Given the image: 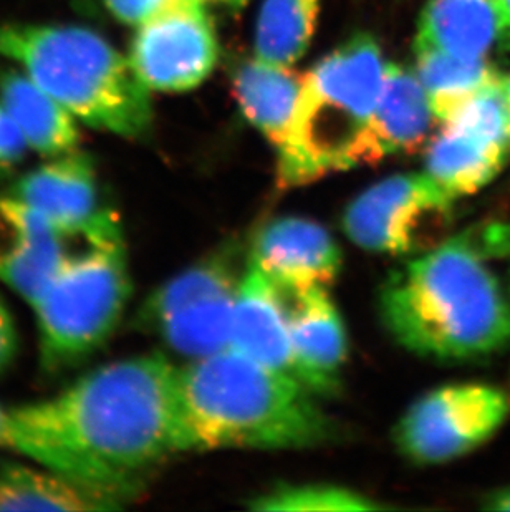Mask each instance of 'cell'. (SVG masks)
Returning <instances> with one entry per match:
<instances>
[{"mask_svg":"<svg viewBox=\"0 0 510 512\" xmlns=\"http://www.w3.org/2000/svg\"><path fill=\"white\" fill-rule=\"evenodd\" d=\"M176 387L178 368L154 353L93 370L35 405L68 474L123 501L178 453Z\"/></svg>","mask_w":510,"mask_h":512,"instance_id":"6da1fadb","label":"cell"},{"mask_svg":"<svg viewBox=\"0 0 510 512\" xmlns=\"http://www.w3.org/2000/svg\"><path fill=\"white\" fill-rule=\"evenodd\" d=\"M310 392L227 347L178 368L176 451L299 450L332 441L337 428Z\"/></svg>","mask_w":510,"mask_h":512,"instance_id":"7a4b0ae2","label":"cell"},{"mask_svg":"<svg viewBox=\"0 0 510 512\" xmlns=\"http://www.w3.org/2000/svg\"><path fill=\"white\" fill-rule=\"evenodd\" d=\"M380 310L390 334L423 357L469 360L510 343V302L467 232L391 274Z\"/></svg>","mask_w":510,"mask_h":512,"instance_id":"3957f363","label":"cell"},{"mask_svg":"<svg viewBox=\"0 0 510 512\" xmlns=\"http://www.w3.org/2000/svg\"><path fill=\"white\" fill-rule=\"evenodd\" d=\"M0 57L95 130L138 138L153 120L150 90L102 35L70 25L0 24Z\"/></svg>","mask_w":510,"mask_h":512,"instance_id":"277c9868","label":"cell"},{"mask_svg":"<svg viewBox=\"0 0 510 512\" xmlns=\"http://www.w3.org/2000/svg\"><path fill=\"white\" fill-rule=\"evenodd\" d=\"M68 249L57 274L35 300L40 367L58 373L102 347L120 324L130 297V271L120 221L98 211Z\"/></svg>","mask_w":510,"mask_h":512,"instance_id":"5b68a950","label":"cell"},{"mask_svg":"<svg viewBox=\"0 0 510 512\" xmlns=\"http://www.w3.org/2000/svg\"><path fill=\"white\" fill-rule=\"evenodd\" d=\"M385 70L380 45L360 34L305 75L289 138L277 153L280 186L297 188L352 168Z\"/></svg>","mask_w":510,"mask_h":512,"instance_id":"8992f818","label":"cell"},{"mask_svg":"<svg viewBox=\"0 0 510 512\" xmlns=\"http://www.w3.org/2000/svg\"><path fill=\"white\" fill-rule=\"evenodd\" d=\"M244 272L237 246L212 252L154 290L141 307L138 327L193 360L221 352L231 342Z\"/></svg>","mask_w":510,"mask_h":512,"instance_id":"52a82bcc","label":"cell"},{"mask_svg":"<svg viewBox=\"0 0 510 512\" xmlns=\"http://www.w3.org/2000/svg\"><path fill=\"white\" fill-rule=\"evenodd\" d=\"M456 199L426 171L373 184L348 206L343 226L366 251L405 256L438 246Z\"/></svg>","mask_w":510,"mask_h":512,"instance_id":"ba28073f","label":"cell"},{"mask_svg":"<svg viewBox=\"0 0 510 512\" xmlns=\"http://www.w3.org/2000/svg\"><path fill=\"white\" fill-rule=\"evenodd\" d=\"M509 413L510 400L501 388L446 385L409 406L396 426V445L414 463H448L491 440Z\"/></svg>","mask_w":510,"mask_h":512,"instance_id":"9c48e42d","label":"cell"},{"mask_svg":"<svg viewBox=\"0 0 510 512\" xmlns=\"http://www.w3.org/2000/svg\"><path fill=\"white\" fill-rule=\"evenodd\" d=\"M219 47L198 0H176L140 25L130 62L148 90L186 92L211 75Z\"/></svg>","mask_w":510,"mask_h":512,"instance_id":"30bf717a","label":"cell"},{"mask_svg":"<svg viewBox=\"0 0 510 512\" xmlns=\"http://www.w3.org/2000/svg\"><path fill=\"white\" fill-rule=\"evenodd\" d=\"M247 262L277 289H328L340 274L342 252L320 224L282 218L257 232Z\"/></svg>","mask_w":510,"mask_h":512,"instance_id":"8fae6325","label":"cell"},{"mask_svg":"<svg viewBox=\"0 0 510 512\" xmlns=\"http://www.w3.org/2000/svg\"><path fill=\"white\" fill-rule=\"evenodd\" d=\"M229 347L308 388L304 368L295 353L282 295L249 262L237 292Z\"/></svg>","mask_w":510,"mask_h":512,"instance_id":"7c38bea8","label":"cell"},{"mask_svg":"<svg viewBox=\"0 0 510 512\" xmlns=\"http://www.w3.org/2000/svg\"><path fill=\"white\" fill-rule=\"evenodd\" d=\"M65 236L27 204L0 198V282L34 304L57 274Z\"/></svg>","mask_w":510,"mask_h":512,"instance_id":"4fadbf2b","label":"cell"},{"mask_svg":"<svg viewBox=\"0 0 510 512\" xmlns=\"http://www.w3.org/2000/svg\"><path fill=\"white\" fill-rule=\"evenodd\" d=\"M433 118L418 77L396 63H386L380 97L353 151L352 168L418 148Z\"/></svg>","mask_w":510,"mask_h":512,"instance_id":"5bb4252c","label":"cell"},{"mask_svg":"<svg viewBox=\"0 0 510 512\" xmlns=\"http://www.w3.org/2000/svg\"><path fill=\"white\" fill-rule=\"evenodd\" d=\"M295 353L315 395H330L347 358V334L327 289L280 290Z\"/></svg>","mask_w":510,"mask_h":512,"instance_id":"9a60e30c","label":"cell"},{"mask_svg":"<svg viewBox=\"0 0 510 512\" xmlns=\"http://www.w3.org/2000/svg\"><path fill=\"white\" fill-rule=\"evenodd\" d=\"M10 194L62 234L82 229L100 211L92 158L77 150L24 174Z\"/></svg>","mask_w":510,"mask_h":512,"instance_id":"2e32d148","label":"cell"},{"mask_svg":"<svg viewBox=\"0 0 510 512\" xmlns=\"http://www.w3.org/2000/svg\"><path fill=\"white\" fill-rule=\"evenodd\" d=\"M120 499L40 464H0V511H108Z\"/></svg>","mask_w":510,"mask_h":512,"instance_id":"e0dca14e","label":"cell"},{"mask_svg":"<svg viewBox=\"0 0 510 512\" xmlns=\"http://www.w3.org/2000/svg\"><path fill=\"white\" fill-rule=\"evenodd\" d=\"M0 103L24 131L30 150L47 158L77 150V118L27 73L0 68Z\"/></svg>","mask_w":510,"mask_h":512,"instance_id":"ac0fdd59","label":"cell"},{"mask_svg":"<svg viewBox=\"0 0 510 512\" xmlns=\"http://www.w3.org/2000/svg\"><path fill=\"white\" fill-rule=\"evenodd\" d=\"M496 0H431L419 20L414 49L438 50L461 60H484L497 44Z\"/></svg>","mask_w":510,"mask_h":512,"instance_id":"d6986e66","label":"cell"},{"mask_svg":"<svg viewBox=\"0 0 510 512\" xmlns=\"http://www.w3.org/2000/svg\"><path fill=\"white\" fill-rule=\"evenodd\" d=\"M302 85L304 77L292 72V68L259 58L244 63L234 80V95L242 113L277 153L289 138Z\"/></svg>","mask_w":510,"mask_h":512,"instance_id":"ffe728a7","label":"cell"},{"mask_svg":"<svg viewBox=\"0 0 510 512\" xmlns=\"http://www.w3.org/2000/svg\"><path fill=\"white\" fill-rule=\"evenodd\" d=\"M510 148L444 125L426 156V173L454 199L481 191L506 165Z\"/></svg>","mask_w":510,"mask_h":512,"instance_id":"44dd1931","label":"cell"},{"mask_svg":"<svg viewBox=\"0 0 510 512\" xmlns=\"http://www.w3.org/2000/svg\"><path fill=\"white\" fill-rule=\"evenodd\" d=\"M418 77L434 118L448 123L477 93L497 82L499 73L484 60H461L438 50L416 49Z\"/></svg>","mask_w":510,"mask_h":512,"instance_id":"7402d4cb","label":"cell"},{"mask_svg":"<svg viewBox=\"0 0 510 512\" xmlns=\"http://www.w3.org/2000/svg\"><path fill=\"white\" fill-rule=\"evenodd\" d=\"M322 0H264L255 27V58L292 67L317 29Z\"/></svg>","mask_w":510,"mask_h":512,"instance_id":"603a6c76","label":"cell"},{"mask_svg":"<svg viewBox=\"0 0 510 512\" xmlns=\"http://www.w3.org/2000/svg\"><path fill=\"white\" fill-rule=\"evenodd\" d=\"M0 451H10L32 463L65 473L62 453L45 430L35 401L12 406L0 403Z\"/></svg>","mask_w":510,"mask_h":512,"instance_id":"cb8c5ba5","label":"cell"},{"mask_svg":"<svg viewBox=\"0 0 510 512\" xmlns=\"http://www.w3.org/2000/svg\"><path fill=\"white\" fill-rule=\"evenodd\" d=\"M257 511H373L385 509L353 489L333 484L279 486L257 496L251 503Z\"/></svg>","mask_w":510,"mask_h":512,"instance_id":"d4e9b609","label":"cell"},{"mask_svg":"<svg viewBox=\"0 0 510 512\" xmlns=\"http://www.w3.org/2000/svg\"><path fill=\"white\" fill-rule=\"evenodd\" d=\"M444 125L510 148V108L499 88V78L477 93Z\"/></svg>","mask_w":510,"mask_h":512,"instance_id":"484cf974","label":"cell"},{"mask_svg":"<svg viewBox=\"0 0 510 512\" xmlns=\"http://www.w3.org/2000/svg\"><path fill=\"white\" fill-rule=\"evenodd\" d=\"M30 150L24 131L0 103V174H7L24 161Z\"/></svg>","mask_w":510,"mask_h":512,"instance_id":"4316f807","label":"cell"},{"mask_svg":"<svg viewBox=\"0 0 510 512\" xmlns=\"http://www.w3.org/2000/svg\"><path fill=\"white\" fill-rule=\"evenodd\" d=\"M173 2L176 0H105L106 7L116 19L138 27L168 9Z\"/></svg>","mask_w":510,"mask_h":512,"instance_id":"83f0119b","label":"cell"},{"mask_svg":"<svg viewBox=\"0 0 510 512\" xmlns=\"http://www.w3.org/2000/svg\"><path fill=\"white\" fill-rule=\"evenodd\" d=\"M477 251L486 257H510V221L487 224L477 234H469Z\"/></svg>","mask_w":510,"mask_h":512,"instance_id":"f1b7e54d","label":"cell"},{"mask_svg":"<svg viewBox=\"0 0 510 512\" xmlns=\"http://www.w3.org/2000/svg\"><path fill=\"white\" fill-rule=\"evenodd\" d=\"M19 352V332L14 315L0 297V375L14 363Z\"/></svg>","mask_w":510,"mask_h":512,"instance_id":"f546056e","label":"cell"},{"mask_svg":"<svg viewBox=\"0 0 510 512\" xmlns=\"http://www.w3.org/2000/svg\"><path fill=\"white\" fill-rule=\"evenodd\" d=\"M499 15V35L497 45L501 50H510V0H496Z\"/></svg>","mask_w":510,"mask_h":512,"instance_id":"4dcf8cb0","label":"cell"},{"mask_svg":"<svg viewBox=\"0 0 510 512\" xmlns=\"http://www.w3.org/2000/svg\"><path fill=\"white\" fill-rule=\"evenodd\" d=\"M482 509L489 511H510V486L496 489L482 501Z\"/></svg>","mask_w":510,"mask_h":512,"instance_id":"1f68e13d","label":"cell"},{"mask_svg":"<svg viewBox=\"0 0 510 512\" xmlns=\"http://www.w3.org/2000/svg\"><path fill=\"white\" fill-rule=\"evenodd\" d=\"M499 88L506 97L507 105L510 108V75H499Z\"/></svg>","mask_w":510,"mask_h":512,"instance_id":"d6a6232c","label":"cell"},{"mask_svg":"<svg viewBox=\"0 0 510 512\" xmlns=\"http://www.w3.org/2000/svg\"><path fill=\"white\" fill-rule=\"evenodd\" d=\"M201 4L204 2H219V4L231 5V7H241V5L247 4V0H198Z\"/></svg>","mask_w":510,"mask_h":512,"instance_id":"836d02e7","label":"cell"},{"mask_svg":"<svg viewBox=\"0 0 510 512\" xmlns=\"http://www.w3.org/2000/svg\"><path fill=\"white\" fill-rule=\"evenodd\" d=\"M509 289H510V274H509Z\"/></svg>","mask_w":510,"mask_h":512,"instance_id":"e575fe53","label":"cell"}]
</instances>
